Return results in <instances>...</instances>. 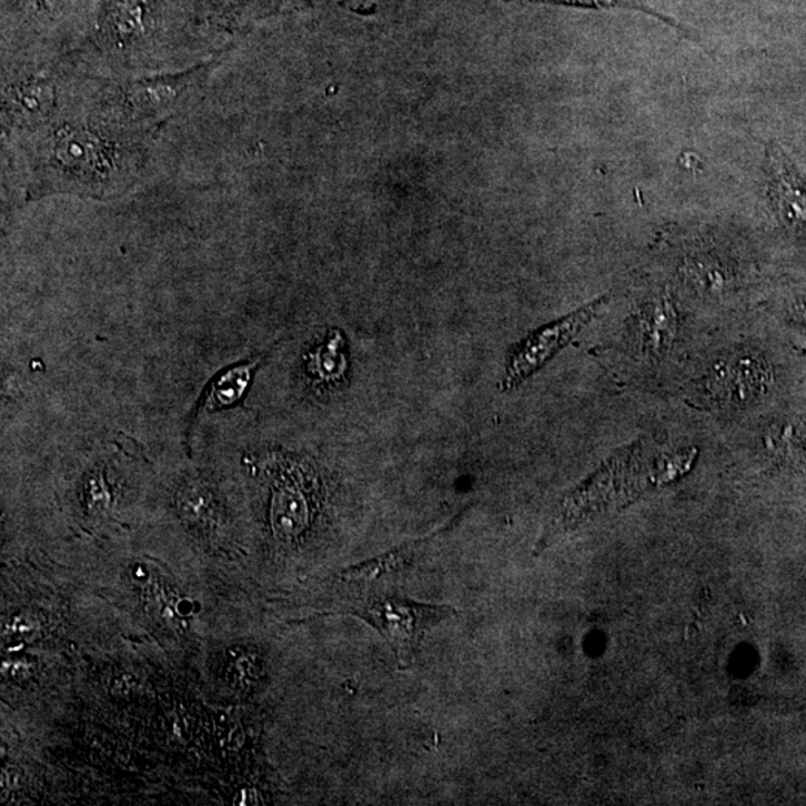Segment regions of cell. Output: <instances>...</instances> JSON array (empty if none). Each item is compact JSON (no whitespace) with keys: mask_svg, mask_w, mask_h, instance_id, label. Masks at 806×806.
I'll list each match as a JSON object with an SVG mask.
<instances>
[{"mask_svg":"<svg viewBox=\"0 0 806 806\" xmlns=\"http://www.w3.org/2000/svg\"><path fill=\"white\" fill-rule=\"evenodd\" d=\"M38 133L41 138L32 151L29 198H119L137 183L144 169V137L119 132L92 117L59 121Z\"/></svg>","mask_w":806,"mask_h":806,"instance_id":"6da1fadb","label":"cell"},{"mask_svg":"<svg viewBox=\"0 0 806 806\" xmlns=\"http://www.w3.org/2000/svg\"><path fill=\"white\" fill-rule=\"evenodd\" d=\"M212 68L205 63L188 71L110 82L94 94L90 117L119 132L145 137L192 103Z\"/></svg>","mask_w":806,"mask_h":806,"instance_id":"7a4b0ae2","label":"cell"},{"mask_svg":"<svg viewBox=\"0 0 806 806\" xmlns=\"http://www.w3.org/2000/svg\"><path fill=\"white\" fill-rule=\"evenodd\" d=\"M387 639L399 666L413 665L424 634L442 619L453 617L450 606L417 604L403 597H381L355 611Z\"/></svg>","mask_w":806,"mask_h":806,"instance_id":"3957f363","label":"cell"},{"mask_svg":"<svg viewBox=\"0 0 806 806\" xmlns=\"http://www.w3.org/2000/svg\"><path fill=\"white\" fill-rule=\"evenodd\" d=\"M62 75L34 69L11 78L3 87L2 120L8 133H38L58 123L62 111Z\"/></svg>","mask_w":806,"mask_h":806,"instance_id":"277c9868","label":"cell"},{"mask_svg":"<svg viewBox=\"0 0 806 806\" xmlns=\"http://www.w3.org/2000/svg\"><path fill=\"white\" fill-rule=\"evenodd\" d=\"M608 299H600L580 308L557 322L537 329L515 345L506 361L504 387L513 389L526 380L533 372L548 362L562 346L572 340L593 318L600 314Z\"/></svg>","mask_w":806,"mask_h":806,"instance_id":"5b68a950","label":"cell"},{"mask_svg":"<svg viewBox=\"0 0 806 806\" xmlns=\"http://www.w3.org/2000/svg\"><path fill=\"white\" fill-rule=\"evenodd\" d=\"M770 372L754 351H735L718 359L705 376L706 393L718 405L743 409L768 389Z\"/></svg>","mask_w":806,"mask_h":806,"instance_id":"8992f818","label":"cell"},{"mask_svg":"<svg viewBox=\"0 0 806 806\" xmlns=\"http://www.w3.org/2000/svg\"><path fill=\"white\" fill-rule=\"evenodd\" d=\"M150 0H112L99 28L103 49L128 54L149 38L154 26Z\"/></svg>","mask_w":806,"mask_h":806,"instance_id":"52a82bcc","label":"cell"},{"mask_svg":"<svg viewBox=\"0 0 806 806\" xmlns=\"http://www.w3.org/2000/svg\"><path fill=\"white\" fill-rule=\"evenodd\" d=\"M679 312L667 294L649 299L639 308L634 324L636 351L649 361L665 357L677 341Z\"/></svg>","mask_w":806,"mask_h":806,"instance_id":"ba28073f","label":"cell"},{"mask_svg":"<svg viewBox=\"0 0 806 806\" xmlns=\"http://www.w3.org/2000/svg\"><path fill=\"white\" fill-rule=\"evenodd\" d=\"M770 193L779 215L790 226H806V197L790 164L778 150H769Z\"/></svg>","mask_w":806,"mask_h":806,"instance_id":"9c48e42d","label":"cell"},{"mask_svg":"<svg viewBox=\"0 0 806 806\" xmlns=\"http://www.w3.org/2000/svg\"><path fill=\"white\" fill-rule=\"evenodd\" d=\"M259 365L260 359H254V361L241 363V365L231 366L229 370L220 372L208 384L205 394L199 402L201 405L198 406L197 414L201 415L211 413V411L229 409V406L240 403Z\"/></svg>","mask_w":806,"mask_h":806,"instance_id":"30bf717a","label":"cell"},{"mask_svg":"<svg viewBox=\"0 0 806 806\" xmlns=\"http://www.w3.org/2000/svg\"><path fill=\"white\" fill-rule=\"evenodd\" d=\"M310 517V505L301 488L281 484L272 502V524L280 536L292 537L303 531Z\"/></svg>","mask_w":806,"mask_h":806,"instance_id":"8fae6325","label":"cell"},{"mask_svg":"<svg viewBox=\"0 0 806 806\" xmlns=\"http://www.w3.org/2000/svg\"><path fill=\"white\" fill-rule=\"evenodd\" d=\"M683 274L691 288L708 296L726 293L734 281L726 264L708 254L692 255L687 259Z\"/></svg>","mask_w":806,"mask_h":806,"instance_id":"7c38bea8","label":"cell"},{"mask_svg":"<svg viewBox=\"0 0 806 806\" xmlns=\"http://www.w3.org/2000/svg\"><path fill=\"white\" fill-rule=\"evenodd\" d=\"M342 349H344V340H342L341 333L335 331L322 346L310 355L308 365H310L312 374L324 383L340 380L345 371V355Z\"/></svg>","mask_w":806,"mask_h":806,"instance_id":"4fadbf2b","label":"cell"},{"mask_svg":"<svg viewBox=\"0 0 806 806\" xmlns=\"http://www.w3.org/2000/svg\"><path fill=\"white\" fill-rule=\"evenodd\" d=\"M409 550H397V552L385 554V556L375 558V561L366 562L363 563V565L351 567V570L346 572V576H349V578L351 580H375L379 578L380 575H383V572L385 571H393L397 570V567L403 566V563L409 561Z\"/></svg>","mask_w":806,"mask_h":806,"instance_id":"5bb4252c","label":"cell"},{"mask_svg":"<svg viewBox=\"0 0 806 806\" xmlns=\"http://www.w3.org/2000/svg\"><path fill=\"white\" fill-rule=\"evenodd\" d=\"M535 2H552L562 3V6H574V7H617L626 6L634 7L632 0H535Z\"/></svg>","mask_w":806,"mask_h":806,"instance_id":"9a60e30c","label":"cell"},{"mask_svg":"<svg viewBox=\"0 0 806 806\" xmlns=\"http://www.w3.org/2000/svg\"><path fill=\"white\" fill-rule=\"evenodd\" d=\"M26 2H28L30 10L38 12V14H49V12L56 10L60 0H26Z\"/></svg>","mask_w":806,"mask_h":806,"instance_id":"2e32d148","label":"cell"},{"mask_svg":"<svg viewBox=\"0 0 806 806\" xmlns=\"http://www.w3.org/2000/svg\"><path fill=\"white\" fill-rule=\"evenodd\" d=\"M797 314H799V318L804 319V322L806 323V301L800 303V308H797Z\"/></svg>","mask_w":806,"mask_h":806,"instance_id":"e0dca14e","label":"cell"}]
</instances>
